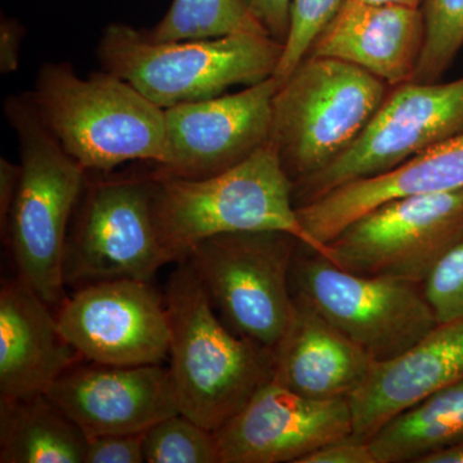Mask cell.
<instances>
[{
	"label": "cell",
	"mask_w": 463,
	"mask_h": 463,
	"mask_svg": "<svg viewBox=\"0 0 463 463\" xmlns=\"http://www.w3.org/2000/svg\"><path fill=\"white\" fill-rule=\"evenodd\" d=\"M463 188V136L435 146L373 178L349 183L297 207L301 224L322 248L373 209L403 197Z\"/></svg>",
	"instance_id": "d6986e66"
},
{
	"label": "cell",
	"mask_w": 463,
	"mask_h": 463,
	"mask_svg": "<svg viewBox=\"0 0 463 463\" xmlns=\"http://www.w3.org/2000/svg\"><path fill=\"white\" fill-rule=\"evenodd\" d=\"M283 48L265 33L156 43L139 30L112 24L100 38L99 60L105 71L165 109L214 99L233 85L260 83L276 72Z\"/></svg>",
	"instance_id": "5b68a950"
},
{
	"label": "cell",
	"mask_w": 463,
	"mask_h": 463,
	"mask_svg": "<svg viewBox=\"0 0 463 463\" xmlns=\"http://www.w3.org/2000/svg\"><path fill=\"white\" fill-rule=\"evenodd\" d=\"M463 241V188L389 201L328 243L331 261L364 276L422 285Z\"/></svg>",
	"instance_id": "8fae6325"
},
{
	"label": "cell",
	"mask_w": 463,
	"mask_h": 463,
	"mask_svg": "<svg viewBox=\"0 0 463 463\" xmlns=\"http://www.w3.org/2000/svg\"><path fill=\"white\" fill-rule=\"evenodd\" d=\"M143 450L147 463H219L215 432L183 413L145 431Z\"/></svg>",
	"instance_id": "d4e9b609"
},
{
	"label": "cell",
	"mask_w": 463,
	"mask_h": 463,
	"mask_svg": "<svg viewBox=\"0 0 463 463\" xmlns=\"http://www.w3.org/2000/svg\"><path fill=\"white\" fill-rule=\"evenodd\" d=\"M423 291L439 322L463 317V241L437 265Z\"/></svg>",
	"instance_id": "4316f807"
},
{
	"label": "cell",
	"mask_w": 463,
	"mask_h": 463,
	"mask_svg": "<svg viewBox=\"0 0 463 463\" xmlns=\"http://www.w3.org/2000/svg\"><path fill=\"white\" fill-rule=\"evenodd\" d=\"M250 5L267 33L285 45L291 25L292 0H250Z\"/></svg>",
	"instance_id": "f546056e"
},
{
	"label": "cell",
	"mask_w": 463,
	"mask_h": 463,
	"mask_svg": "<svg viewBox=\"0 0 463 463\" xmlns=\"http://www.w3.org/2000/svg\"><path fill=\"white\" fill-rule=\"evenodd\" d=\"M237 33H265L250 0H173L163 20L143 35L151 42L205 41ZM270 36V35H269Z\"/></svg>",
	"instance_id": "603a6c76"
},
{
	"label": "cell",
	"mask_w": 463,
	"mask_h": 463,
	"mask_svg": "<svg viewBox=\"0 0 463 463\" xmlns=\"http://www.w3.org/2000/svg\"><path fill=\"white\" fill-rule=\"evenodd\" d=\"M83 362L63 373L45 395L85 437L145 432L181 413L169 368L163 364Z\"/></svg>",
	"instance_id": "9a60e30c"
},
{
	"label": "cell",
	"mask_w": 463,
	"mask_h": 463,
	"mask_svg": "<svg viewBox=\"0 0 463 463\" xmlns=\"http://www.w3.org/2000/svg\"><path fill=\"white\" fill-rule=\"evenodd\" d=\"M87 440L45 394L0 397V462L84 463Z\"/></svg>",
	"instance_id": "44dd1931"
},
{
	"label": "cell",
	"mask_w": 463,
	"mask_h": 463,
	"mask_svg": "<svg viewBox=\"0 0 463 463\" xmlns=\"http://www.w3.org/2000/svg\"><path fill=\"white\" fill-rule=\"evenodd\" d=\"M219 463H300L353 437L349 399L316 401L270 381L215 431Z\"/></svg>",
	"instance_id": "5bb4252c"
},
{
	"label": "cell",
	"mask_w": 463,
	"mask_h": 463,
	"mask_svg": "<svg viewBox=\"0 0 463 463\" xmlns=\"http://www.w3.org/2000/svg\"><path fill=\"white\" fill-rule=\"evenodd\" d=\"M300 241L282 231L219 234L187 260L222 321L240 336L276 350L291 325V270Z\"/></svg>",
	"instance_id": "52a82bcc"
},
{
	"label": "cell",
	"mask_w": 463,
	"mask_h": 463,
	"mask_svg": "<svg viewBox=\"0 0 463 463\" xmlns=\"http://www.w3.org/2000/svg\"><path fill=\"white\" fill-rule=\"evenodd\" d=\"M27 99L88 173H109L129 161L166 163L165 109L105 70L84 79L67 63H48Z\"/></svg>",
	"instance_id": "3957f363"
},
{
	"label": "cell",
	"mask_w": 463,
	"mask_h": 463,
	"mask_svg": "<svg viewBox=\"0 0 463 463\" xmlns=\"http://www.w3.org/2000/svg\"><path fill=\"white\" fill-rule=\"evenodd\" d=\"M165 300L167 368L179 411L218 431L273 380L276 354L222 321L187 260L178 261L170 274Z\"/></svg>",
	"instance_id": "6da1fadb"
},
{
	"label": "cell",
	"mask_w": 463,
	"mask_h": 463,
	"mask_svg": "<svg viewBox=\"0 0 463 463\" xmlns=\"http://www.w3.org/2000/svg\"><path fill=\"white\" fill-rule=\"evenodd\" d=\"M344 0H292L291 25L274 78L279 87L307 57L313 42Z\"/></svg>",
	"instance_id": "484cf974"
},
{
	"label": "cell",
	"mask_w": 463,
	"mask_h": 463,
	"mask_svg": "<svg viewBox=\"0 0 463 463\" xmlns=\"http://www.w3.org/2000/svg\"><path fill=\"white\" fill-rule=\"evenodd\" d=\"M169 259L155 214V175L87 179L67 236L66 288L152 282Z\"/></svg>",
	"instance_id": "9c48e42d"
},
{
	"label": "cell",
	"mask_w": 463,
	"mask_h": 463,
	"mask_svg": "<svg viewBox=\"0 0 463 463\" xmlns=\"http://www.w3.org/2000/svg\"><path fill=\"white\" fill-rule=\"evenodd\" d=\"M459 441H463V380L398 414L368 443L377 463H420Z\"/></svg>",
	"instance_id": "7402d4cb"
},
{
	"label": "cell",
	"mask_w": 463,
	"mask_h": 463,
	"mask_svg": "<svg viewBox=\"0 0 463 463\" xmlns=\"http://www.w3.org/2000/svg\"><path fill=\"white\" fill-rule=\"evenodd\" d=\"M155 175V214L169 263L219 234L282 231L331 260L301 224L292 182L269 142L223 173L200 179Z\"/></svg>",
	"instance_id": "7a4b0ae2"
},
{
	"label": "cell",
	"mask_w": 463,
	"mask_h": 463,
	"mask_svg": "<svg viewBox=\"0 0 463 463\" xmlns=\"http://www.w3.org/2000/svg\"><path fill=\"white\" fill-rule=\"evenodd\" d=\"M143 434H108L88 438L84 463H143Z\"/></svg>",
	"instance_id": "83f0119b"
},
{
	"label": "cell",
	"mask_w": 463,
	"mask_h": 463,
	"mask_svg": "<svg viewBox=\"0 0 463 463\" xmlns=\"http://www.w3.org/2000/svg\"><path fill=\"white\" fill-rule=\"evenodd\" d=\"M274 354V383L316 401L350 399L376 364L362 347L298 298L291 325Z\"/></svg>",
	"instance_id": "ffe728a7"
},
{
	"label": "cell",
	"mask_w": 463,
	"mask_h": 463,
	"mask_svg": "<svg viewBox=\"0 0 463 463\" xmlns=\"http://www.w3.org/2000/svg\"><path fill=\"white\" fill-rule=\"evenodd\" d=\"M364 2L377 3V5H398L405 7L421 8L423 0H364Z\"/></svg>",
	"instance_id": "836d02e7"
},
{
	"label": "cell",
	"mask_w": 463,
	"mask_h": 463,
	"mask_svg": "<svg viewBox=\"0 0 463 463\" xmlns=\"http://www.w3.org/2000/svg\"><path fill=\"white\" fill-rule=\"evenodd\" d=\"M420 463H463V441L425 457Z\"/></svg>",
	"instance_id": "d6a6232c"
},
{
	"label": "cell",
	"mask_w": 463,
	"mask_h": 463,
	"mask_svg": "<svg viewBox=\"0 0 463 463\" xmlns=\"http://www.w3.org/2000/svg\"><path fill=\"white\" fill-rule=\"evenodd\" d=\"M20 179L21 165H14L5 157L0 158V227L3 233L7 230Z\"/></svg>",
	"instance_id": "1f68e13d"
},
{
	"label": "cell",
	"mask_w": 463,
	"mask_h": 463,
	"mask_svg": "<svg viewBox=\"0 0 463 463\" xmlns=\"http://www.w3.org/2000/svg\"><path fill=\"white\" fill-rule=\"evenodd\" d=\"M5 109L21 151L20 185L5 232L17 276L56 312L67 298L66 241L88 172L52 136L27 97H12Z\"/></svg>",
	"instance_id": "277c9868"
},
{
	"label": "cell",
	"mask_w": 463,
	"mask_h": 463,
	"mask_svg": "<svg viewBox=\"0 0 463 463\" xmlns=\"http://www.w3.org/2000/svg\"><path fill=\"white\" fill-rule=\"evenodd\" d=\"M463 380V317L439 322L403 354L373 365L349 399L353 437L370 441L398 414Z\"/></svg>",
	"instance_id": "2e32d148"
},
{
	"label": "cell",
	"mask_w": 463,
	"mask_h": 463,
	"mask_svg": "<svg viewBox=\"0 0 463 463\" xmlns=\"http://www.w3.org/2000/svg\"><path fill=\"white\" fill-rule=\"evenodd\" d=\"M300 463H377V459L368 441L346 438L319 448Z\"/></svg>",
	"instance_id": "f1b7e54d"
},
{
	"label": "cell",
	"mask_w": 463,
	"mask_h": 463,
	"mask_svg": "<svg viewBox=\"0 0 463 463\" xmlns=\"http://www.w3.org/2000/svg\"><path fill=\"white\" fill-rule=\"evenodd\" d=\"M274 76L239 93L165 109L167 157L160 175L200 179L239 165L269 142Z\"/></svg>",
	"instance_id": "4fadbf2b"
},
{
	"label": "cell",
	"mask_w": 463,
	"mask_h": 463,
	"mask_svg": "<svg viewBox=\"0 0 463 463\" xmlns=\"http://www.w3.org/2000/svg\"><path fill=\"white\" fill-rule=\"evenodd\" d=\"M84 359L58 327L53 307L23 279L0 289V397L47 394L63 373Z\"/></svg>",
	"instance_id": "ac0fdd59"
},
{
	"label": "cell",
	"mask_w": 463,
	"mask_h": 463,
	"mask_svg": "<svg viewBox=\"0 0 463 463\" xmlns=\"http://www.w3.org/2000/svg\"><path fill=\"white\" fill-rule=\"evenodd\" d=\"M24 29L16 21H2L0 25V72L9 75L20 65L21 39Z\"/></svg>",
	"instance_id": "4dcf8cb0"
},
{
	"label": "cell",
	"mask_w": 463,
	"mask_h": 463,
	"mask_svg": "<svg viewBox=\"0 0 463 463\" xmlns=\"http://www.w3.org/2000/svg\"><path fill=\"white\" fill-rule=\"evenodd\" d=\"M390 87L361 67L306 57L273 99L269 145L295 183L331 164L361 136Z\"/></svg>",
	"instance_id": "8992f818"
},
{
	"label": "cell",
	"mask_w": 463,
	"mask_h": 463,
	"mask_svg": "<svg viewBox=\"0 0 463 463\" xmlns=\"http://www.w3.org/2000/svg\"><path fill=\"white\" fill-rule=\"evenodd\" d=\"M58 327L84 362L163 364L169 358L165 294L152 282L118 279L75 289L56 309Z\"/></svg>",
	"instance_id": "7c38bea8"
},
{
	"label": "cell",
	"mask_w": 463,
	"mask_h": 463,
	"mask_svg": "<svg viewBox=\"0 0 463 463\" xmlns=\"http://www.w3.org/2000/svg\"><path fill=\"white\" fill-rule=\"evenodd\" d=\"M425 42L413 83H438L463 47V0H423Z\"/></svg>",
	"instance_id": "cb8c5ba5"
},
{
	"label": "cell",
	"mask_w": 463,
	"mask_h": 463,
	"mask_svg": "<svg viewBox=\"0 0 463 463\" xmlns=\"http://www.w3.org/2000/svg\"><path fill=\"white\" fill-rule=\"evenodd\" d=\"M463 136V78L390 88L361 136L331 164L292 185L295 206L349 183L373 178Z\"/></svg>",
	"instance_id": "30bf717a"
},
{
	"label": "cell",
	"mask_w": 463,
	"mask_h": 463,
	"mask_svg": "<svg viewBox=\"0 0 463 463\" xmlns=\"http://www.w3.org/2000/svg\"><path fill=\"white\" fill-rule=\"evenodd\" d=\"M291 286L295 298L376 364L403 354L439 323L422 285L349 272L304 243L292 263Z\"/></svg>",
	"instance_id": "ba28073f"
},
{
	"label": "cell",
	"mask_w": 463,
	"mask_h": 463,
	"mask_svg": "<svg viewBox=\"0 0 463 463\" xmlns=\"http://www.w3.org/2000/svg\"><path fill=\"white\" fill-rule=\"evenodd\" d=\"M423 42L421 8L344 0L307 57L334 58L361 67L392 88L412 81Z\"/></svg>",
	"instance_id": "e0dca14e"
}]
</instances>
